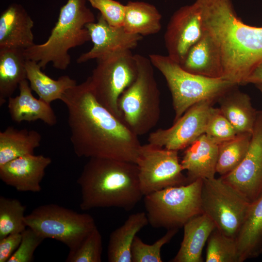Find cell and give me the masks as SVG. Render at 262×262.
I'll use <instances>...</instances> for the list:
<instances>
[{
	"mask_svg": "<svg viewBox=\"0 0 262 262\" xmlns=\"http://www.w3.org/2000/svg\"><path fill=\"white\" fill-rule=\"evenodd\" d=\"M112 26L122 27L125 5L115 0H87Z\"/></svg>",
	"mask_w": 262,
	"mask_h": 262,
	"instance_id": "cell-36",
	"label": "cell"
},
{
	"mask_svg": "<svg viewBox=\"0 0 262 262\" xmlns=\"http://www.w3.org/2000/svg\"><path fill=\"white\" fill-rule=\"evenodd\" d=\"M221 177L251 203L262 195V111H258L247 153L239 165Z\"/></svg>",
	"mask_w": 262,
	"mask_h": 262,
	"instance_id": "cell-13",
	"label": "cell"
},
{
	"mask_svg": "<svg viewBox=\"0 0 262 262\" xmlns=\"http://www.w3.org/2000/svg\"><path fill=\"white\" fill-rule=\"evenodd\" d=\"M51 159L43 155L21 156L0 166V179L19 192H39Z\"/></svg>",
	"mask_w": 262,
	"mask_h": 262,
	"instance_id": "cell-16",
	"label": "cell"
},
{
	"mask_svg": "<svg viewBox=\"0 0 262 262\" xmlns=\"http://www.w3.org/2000/svg\"><path fill=\"white\" fill-rule=\"evenodd\" d=\"M149 59L164 77L170 91L175 113L174 122L196 103L217 100L238 86L223 78H208L186 71L168 55L151 54Z\"/></svg>",
	"mask_w": 262,
	"mask_h": 262,
	"instance_id": "cell-6",
	"label": "cell"
},
{
	"mask_svg": "<svg viewBox=\"0 0 262 262\" xmlns=\"http://www.w3.org/2000/svg\"><path fill=\"white\" fill-rule=\"evenodd\" d=\"M230 89L217 100L219 109L237 134L252 133L257 112L249 96L237 89Z\"/></svg>",
	"mask_w": 262,
	"mask_h": 262,
	"instance_id": "cell-22",
	"label": "cell"
},
{
	"mask_svg": "<svg viewBox=\"0 0 262 262\" xmlns=\"http://www.w3.org/2000/svg\"><path fill=\"white\" fill-rule=\"evenodd\" d=\"M235 240L240 262L262 254V195L251 203Z\"/></svg>",
	"mask_w": 262,
	"mask_h": 262,
	"instance_id": "cell-23",
	"label": "cell"
},
{
	"mask_svg": "<svg viewBox=\"0 0 262 262\" xmlns=\"http://www.w3.org/2000/svg\"><path fill=\"white\" fill-rule=\"evenodd\" d=\"M26 207L15 198L0 196V239L12 233H22L27 228Z\"/></svg>",
	"mask_w": 262,
	"mask_h": 262,
	"instance_id": "cell-30",
	"label": "cell"
},
{
	"mask_svg": "<svg viewBox=\"0 0 262 262\" xmlns=\"http://www.w3.org/2000/svg\"><path fill=\"white\" fill-rule=\"evenodd\" d=\"M255 85H256V87L258 88V89L262 94V84H256Z\"/></svg>",
	"mask_w": 262,
	"mask_h": 262,
	"instance_id": "cell-39",
	"label": "cell"
},
{
	"mask_svg": "<svg viewBox=\"0 0 262 262\" xmlns=\"http://www.w3.org/2000/svg\"><path fill=\"white\" fill-rule=\"evenodd\" d=\"M77 182L81 190L80 207L83 211L117 207L130 211L144 196L138 166L130 162L89 158Z\"/></svg>",
	"mask_w": 262,
	"mask_h": 262,
	"instance_id": "cell-3",
	"label": "cell"
},
{
	"mask_svg": "<svg viewBox=\"0 0 262 262\" xmlns=\"http://www.w3.org/2000/svg\"><path fill=\"white\" fill-rule=\"evenodd\" d=\"M202 180V213L213 221L220 231L235 238L251 202L221 177Z\"/></svg>",
	"mask_w": 262,
	"mask_h": 262,
	"instance_id": "cell-10",
	"label": "cell"
},
{
	"mask_svg": "<svg viewBox=\"0 0 262 262\" xmlns=\"http://www.w3.org/2000/svg\"><path fill=\"white\" fill-rule=\"evenodd\" d=\"M22 233L10 234L0 239V262H8L18 248Z\"/></svg>",
	"mask_w": 262,
	"mask_h": 262,
	"instance_id": "cell-37",
	"label": "cell"
},
{
	"mask_svg": "<svg viewBox=\"0 0 262 262\" xmlns=\"http://www.w3.org/2000/svg\"><path fill=\"white\" fill-rule=\"evenodd\" d=\"M102 251V236L97 227L76 249L69 250L66 262H100Z\"/></svg>",
	"mask_w": 262,
	"mask_h": 262,
	"instance_id": "cell-33",
	"label": "cell"
},
{
	"mask_svg": "<svg viewBox=\"0 0 262 262\" xmlns=\"http://www.w3.org/2000/svg\"><path fill=\"white\" fill-rule=\"evenodd\" d=\"M203 31L218 47L222 78L237 85L262 62V27L245 24L234 10L231 0H196Z\"/></svg>",
	"mask_w": 262,
	"mask_h": 262,
	"instance_id": "cell-2",
	"label": "cell"
},
{
	"mask_svg": "<svg viewBox=\"0 0 262 262\" xmlns=\"http://www.w3.org/2000/svg\"><path fill=\"white\" fill-rule=\"evenodd\" d=\"M205 261L240 262L235 238L225 235L216 228L207 241Z\"/></svg>",
	"mask_w": 262,
	"mask_h": 262,
	"instance_id": "cell-31",
	"label": "cell"
},
{
	"mask_svg": "<svg viewBox=\"0 0 262 262\" xmlns=\"http://www.w3.org/2000/svg\"><path fill=\"white\" fill-rule=\"evenodd\" d=\"M44 239L32 229L27 227L22 233L21 242L8 262H30L34 253Z\"/></svg>",
	"mask_w": 262,
	"mask_h": 262,
	"instance_id": "cell-35",
	"label": "cell"
},
{
	"mask_svg": "<svg viewBox=\"0 0 262 262\" xmlns=\"http://www.w3.org/2000/svg\"><path fill=\"white\" fill-rule=\"evenodd\" d=\"M97 60L96 67L88 77L93 93L101 105L122 120L118 102L121 94L137 77L134 54L131 50H121Z\"/></svg>",
	"mask_w": 262,
	"mask_h": 262,
	"instance_id": "cell-9",
	"label": "cell"
},
{
	"mask_svg": "<svg viewBox=\"0 0 262 262\" xmlns=\"http://www.w3.org/2000/svg\"><path fill=\"white\" fill-rule=\"evenodd\" d=\"M213 100H204L189 108L170 128L149 133L148 143L179 151L186 148L205 133Z\"/></svg>",
	"mask_w": 262,
	"mask_h": 262,
	"instance_id": "cell-12",
	"label": "cell"
},
{
	"mask_svg": "<svg viewBox=\"0 0 262 262\" xmlns=\"http://www.w3.org/2000/svg\"><path fill=\"white\" fill-rule=\"evenodd\" d=\"M205 133L219 143L231 139L238 134L219 108L213 107L209 116Z\"/></svg>",
	"mask_w": 262,
	"mask_h": 262,
	"instance_id": "cell-34",
	"label": "cell"
},
{
	"mask_svg": "<svg viewBox=\"0 0 262 262\" xmlns=\"http://www.w3.org/2000/svg\"><path fill=\"white\" fill-rule=\"evenodd\" d=\"M134 57L137 77L120 96L118 106L123 122L139 136L149 132L159 121L160 93L149 58L139 54Z\"/></svg>",
	"mask_w": 262,
	"mask_h": 262,
	"instance_id": "cell-5",
	"label": "cell"
},
{
	"mask_svg": "<svg viewBox=\"0 0 262 262\" xmlns=\"http://www.w3.org/2000/svg\"><path fill=\"white\" fill-rule=\"evenodd\" d=\"M203 180L172 186L144 196L148 223L154 228L183 227L192 218L202 213L201 192Z\"/></svg>",
	"mask_w": 262,
	"mask_h": 262,
	"instance_id": "cell-7",
	"label": "cell"
},
{
	"mask_svg": "<svg viewBox=\"0 0 262 262\" xmlns=\"http://www.w3.org/2000/svg\"><path fill=\"white\" fill-rule=\"evenodd\" d=\"M87 0H67L60 10L58 20L45 42L24 49L27 60L37 62L42 69L49 63L54 68L66 69L70 63L69 49L91 40L85 25L95 21Z\"/></svg>",
	"mask_w": 262,
	"mask_h": 262,
	"instance_id": "cell-4",
	"label": "cell"
},
{
	"mask_svg": "<svg viewBox=\"0 0 262 262\" xmlns=\"http://www.w3.org/2000/svg\"><path fill=\"white\" fill-rule=\"evenodd\" d=\"M29 227L44 239L50 238L62 242L72 250L97 228L93 217L56 204L39 206L25 215Z\"/></svg>",
	"mask_w": 262,
	"mask_h": 262,
	"instance_id": "cell-8",
	"label": "cell"
},
{
	"mask_svg": "<svg viewBox=\"0 0 262 262\" xmlns=\"http://www.w3.org/2000/svg\"><path fill=\"white\" fill-rule=\"evenodd\" d=\"M204 33L200 9L194 3L184 5L171 16L164 35L168 56L180 64Z\"/></svg>",
	"mask_w": 262,
	"mask_h": 262,
	"instance_id": "cell-14",
	"label": "cell"
},
{
	"mask_svg": "<svg viewBox=\"0 0 262 262\" xmlns=\"http://www.w3.org/2000/svg\"><path fill=\"white\" fill-rule=\"evenodd\" d=\"M147 213L130 215L124 224L110 234L107 248L109 262H132L131 249L135 237L148 224Z\"/></svg>",
	"mask_w": 262,
	"mask_h": 262,
	"instance_id": "cell-24",
	"label": "cell"
},
{
	"mask_svg": "<svg viewBox=\"0 0 262 262\" xmlns=\"http://www.w3.org/2000/svg\"><path fill=\"white\" fill-rule=\"evenodd\" d=\"M248 83L262 84V62L255 67L246 78L244 85Z\"/></svg>",
	"mask_w": 262,
	"mask_h": 262,
	"instance_id": "cell-38",
	"label": "cell"
},
{
	"mask_svg": "<svg viewBox=\"0 0 262 262\" xmlns=\"http://www.w3.org/2000/svg\"><path fill=\"white\" fill-rule=\"evenodd\" d=\"M41 69L37 62L26 60L27 79L32 90L40 99L49 104L57 99L61 100L67 89L77 84L76 80L68 75H63L57 80H54L43 72Z\"/></svg>",
	"mask_w": 262,
	"mask_h": 262,
	"instance_id": "cell-28",
	"label": "cell"
},
{
	"mask_svg": "<svg viewBox=\"0 0 262 262\" xmlns=\"http://www.w3.org/2000/svg\"><path fill=\"white\" fill-rule=\"evenodd\" d=\"M183 237L180 249L172 262H202L205 243L216 228L213 221L206 214L197 215L183 226Z\"/></svg>",
	"mask_w": 262,
	"mask_h": 262,
	"instance_id": "cell-21",
	"label": "cell"
},
{
	"mask_svg": "<svg viewBox=\"0 0 262 262\" xmlns=\"http://www.w3.org/2000/svg\"><path fill=\"white\" fill-rule=\"evenodd\" d=\"M180 66L190 73L212 78H222L223 71L219 49L206 32L190 49Z\"/></svg>",
	"mask_w": 262,
	"mask_h": 262,
	"instance_id": "cell-19",
	"label": "cell"
},
{
	"mask_svg": "<svg viewBox=\"0 0 262 262\" xmlns=\"http://www.w3.org/2000/svg\"><path fill=\"white\" fill-rule=\"evenodd\" d=\"M219 144L204 133L186 148L180 163L187 171L188 183L215 178Z\"/></svg>",
	"mask_w": 262,
	"mask_h": 262,
	"instance_id": "cell-17",
	"label": "cell"
},
{
	"mask_svg": "<svg viewBox=\"0 0 262 262\" xmlns=\"http://www.w3.org/2000/svg\"><path fill=\"white\" fill-rule=\"evenodd\" d=\"M251 136V133L238 134L219 144L216 173L223 176L239 165L247 153Z\"/></svg>",
	"mask_w": 262,
	"mask_h": 262,
	"instance_id": "cell-29",
	"label": "cell"
},
{
	"mask_svg": "<svg viewBox=\"0 0 262 262\" xmlns=\"http://www.w3.org/2000/svg\"><path fill=\"white\" fill-rule=\"evenodd\" d=\"M33 21L21 5H10L0 16V49H25L33 45Z\"/></svg>",
	"mask_w": 262,
	"mask_h": 262,
	"instance_id": "cell-18",
	"label": "cell"
},
{
	"mask_svg": "<svg viewBox=\"0 0 262 262\" xmlns=\"http://www.w3.org/2000/svg\"><path fill=\"white\" fill-rule=\"evenodd\" d=\"M41 140V135L35 130L8 127L0 132V166L18 157L34 154Z\"/></svg>",
	"mask_w": 262,
	"mask_h": 262,
	"instance_id": "cell-26",
	"label": "cell"
},
{
	"mask_svg": "<svg viewBox=\"0 0 262 262\" xmlns=\"http://www.w3.org/2000/svg\"><path fill=\"white\" fill-rule=\"evenodd\" d=\"M18 87L19 95L8 98V108L13 121L19 123L40 120L51 126L57 124V116L50 104L33 97L27 79L22 81Z\"/></svg>",
	"mask_w": 262,
	"mask_h": 262,
	"instance_id": "cell-20",
	"label": "cell"
},
{
	"mask_svg": "<svg viewBox=\"0 0 262 262\" xmlns=\"http://www.w3.org/2000/svg\"><path fill=\"white\" fill-rule=\"evenodd\" d=\"M92 48L81 54L77 59L79 64L90 60H97L115 52L131 50L137 47L143 36L126 32L123 27H115L110 25L103 17L99 14L97 21L87 24Z\"/></svg>",
	"mask_w": 262,
	"mask_h": 262,
	"instance_id": "cell-15",
	"label": "cell"
},
{
	"mask_svg": "<svg viewBox=\"0 0 262 262\" xmlns=\"http://www.w3.org/2000/svg\"><path fill=\"white\" fill-rule=\"evenodd\" d=\"M136 164L144 196L166 188L188 183L186 177L182 174L178 151L148 143L141 145Z\"/></svg>",
	"mask_w": 262,
	"mask_h": 262,
	"instance_id": "cell-11",
	"label": "cell"
},
{
	"mask_svg": "<svg viewBox=\"0 0 262 262\" xmlns=\"http://www.w3.org/2000/svg\"><path fill=\"white\" fill-rule=\"evenodd\" d=\"M178 229H167L163 236L152 245L145 243L136 235L131 246L132 262H162V247L171 241Z\"/></svg>",
	"mask_w": 262,
	"mask_h": 262,
	"instance_id": "cell-32",
	"label": "cell"
},
{
	"mask_svg": "<svg viewBox=\"0 0 262 262\" xmlns=\"http://www.w3.org/2000/svg\"><path fill=\"white\" fill-rule=\"evenodd\" d=\"M162 16L156 7L141 1H129L125 5L122 27L129 33L142 36L157 33Z\"/></svg>",
	"mask_w": 262,
	"mask_h": 262,
	"instance_id": "cell-27",
	"label": "cell"
},
{
	"mask_svg": "<svg viewBox=\"0 0 262 262\" xmlns=\"http://www.w3.org/2000/svg\"><path fill=\"white\" fill-rule=\"evenodd\" d=\"M24 49H0V106L12 97L19 83L27 79Z\"/></svg>",
	"mask_w": 262,
	"mask_h": 262,
	"instance_id": "cell-25",
	"label": "cell"
},
{
	"mask_svg": "<svg viewBox=\"0 0 262 262\" xmlns=\"http://www.w3.org/2000/svg\"><path fill=\"white\" fill-rule=\"evenodd\" d=\"M61 100L67 110L70 140L76 156L136 164L142 145L138 136L97 100L88 78L67 89Z\"/></svg>",
	"mask_w": 262,
	"mask_h": 262,
	"instance_id": "cell-1",
	"label": "cell"
}]
</instances>
